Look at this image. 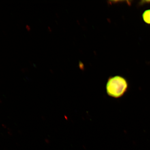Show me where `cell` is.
Returning <instances> with one entry per match:
<instances>
[{"mask_svg": "<svg viewBox=\"0 0 150 150\" xmlns=\"http://www.w3.org/2000/svg\"><path fill=\"white\" fill-rule=\"evenodd\" d=\"M128 87V83L125 78L115 76L109 78L106 85V92L110 97L120 98L126 92Z\"/></svg>", "mask_w": 150, "mask_h": 150, "instance_id": "6da1fadb", "label": "cell"}, {"mask_svg": "<svg viewBox=\"0 0 150 150\" xmlns=\"http://www.w3.org/2000/svg\"><path fill=\"white\" fill-rule=\"evenodd\" d=\"M142 18L145 23L150 24V9L144 11L142 15Z\"/></svg>", "mask_w": 150, "mask_h": 150, "instance_id": "7a4b0ae2", "label": "cell"}, {"mask_svg": "<svg viewBox=\"0 0 150 150\" xmlns=\"http://www.w3.org/2000/svg\"><path fill=\"white\" fill-rule=\"evenodd\" d=\"M150 3V1H141L140 3L141 5L146 4Z\"/></svg>", "mask_w": 150, "mask_h": 150, "instance_id": "3957f363", "label": "cell"}, {"mask_svg": "<svg viewBox=\"0 0 150 150\" xmlns=\"http://www.w3.org/2000/svg\"><path fill=\"white\" fill-rule=\"evenodd\" d=\"M29 26H27V29H28V30H29V29H30V28H29Z\"/></svg>", "mask_w": 150, "mask_h": 150, "instance_id": "277c9868", "label": "cell"}]
</instances>
